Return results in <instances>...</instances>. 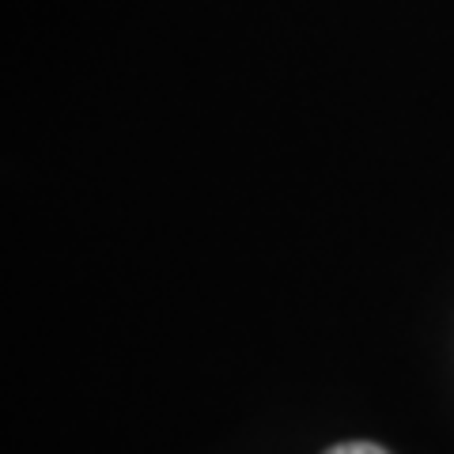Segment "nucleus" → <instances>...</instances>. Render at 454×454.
<instances>
[{
    "label": "nucleus",
    "mask_w": 454,
    "mask_h": 454,
    "mask_svg": "<svg viewBox=\"0 0 454 454\" xmlns=\"http://www.w3.org/2000/svg\"><path fill=\"white\" fill-rule=\"evenodd\" d=\"M325 454H390V450H382L375 443H337V447H330Z\"/></svg>",
    "instance_id": "obj_1"
}]
</instances>
